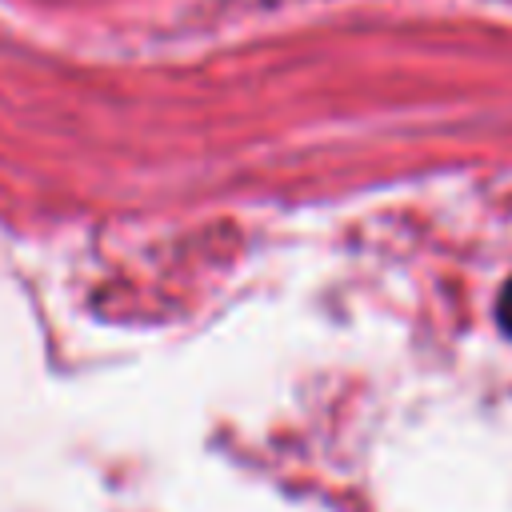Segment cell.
<instances>
[{
  "label": "cell",
  "instance_id": "6da1fadb",
  "mask_svg": "<svg viewBox=\"0 0 512 512\" xmlns=\"http://www.w3.org/2000/svg\"><path fill=\"white\" fill-rule=\"evenodd\" d=\"M496 320H500V328L512 336V280L500 288V300H496Z\"/></svg>",
  "mask_w": 512,
  "mask_h": 512
}]
</instances>
